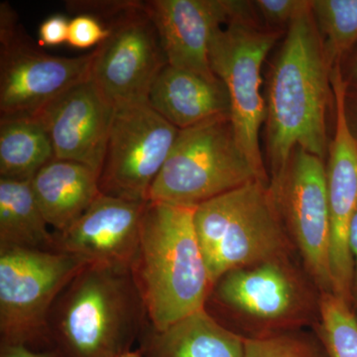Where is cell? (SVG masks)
<instances>
[{"label":"cell","instance_id":"obj_1","mask_svg":"<svg viewBox=\"0 0 357 357\" xmlns=\"http://www.w3.org/2000/svg\"><path fill=\"white\" fill-rule=\"evenodd\" d=\"M333 69L310 0L289 26L268 73L264 141L270 178L282 172L297 147L326 161L328 116L335 110Z\"/></svg>","mask_w":357,"mask_h":357},{"label":"cell","instance_id":"obj_2","mask_svg":"<svg viewBox=\"0 0 357 357\" xmlns=\"http://www.w3.org/2000/svg\"><path fill=\"white\" fill-rule=\"evenodd\" d=\"M149 323L130 270L86 264L52 307L47 347L56 357H124Z\"/></svg>","mask_w":357,"mask_h":357},{"label":"cell","instance_id":"obj_3","mask_svg":"<svg viewBox=\"0 0 357 357\" xmlns=\"http://www.w3.org/2000/svg\"><path fill=\"white\" fill-rule=\"evenodd\" d=\"M196 208L147 202L130 266L157 330L204 309L211 283L195 229Z\"/></svg>","mask_w":357,"mask_h":357},{"label":"cell","instance_id":"obj_4","mask_svg":"<svg viewBox=\"0 0 357 357\" xmlns=\"http://www.w3.org/2000/svg\"><path fill=\"white\" fill-rule=\"evenodd\" d=\"M323 293L297 255L230 270L211 286L204 311L244 340L312 330Z\"/></svg>","mask_w":357,"mask_h":357},{"label":"cell","instance_id":"obj_5","mask_svg":"<svg viewBox=\"0 0 357 357\" xmlns=\"http://www.w3.org/2000/svg\"><path fill=\"white\" fill-rule=\"evenodd\" d=\"M269 184L253 181L195 210V229L211 283L236 268L298 256Z\"/></svg>","mask_w":357,"mask_h":357},{"label":"cell","instance_id":"obj_6","mask_svg":"<svg viewBox=\"0 0 357 357\" xmlns=\"http://www.w3.org/2000/svg\"><path fill=\"white\" fill-rule=\"evenodd\" d=\"M66 7L70 13L95 16L109 30L93 50L89 75L105 100L114 109L148 102L155 79L168 61L144 1L70 0Z\"/></svg>","mask_w":357,"mask_h":357},{"label":"cell","instance_id":"obj_7","mask_svg":"<svg viewBox=\"0 0 357 357\" xmlns=\"http://www.w3.org/2000/svg\"><path fill=\"white\" fill-rule=\"evenodd\" d=\"M285 33L263 24L253 2L248 1L229 22L215 30L208 51L211 69L229 93L237 142L265 183H270V176L259 142L266 119L261 72L268 54Z\"/></svg>","mask_w":357,"mask_h":357},{"label":"cell","instance_id":"obj_8","mask_svg":"<svg viewBox=\"0 0 357 357\" xmlns=\"http://www.w3.org/2000/svg\"><path fill=\"white\" fill-rule=\"evenodd\" d=\"M253 181L263 182L237 142L230 115H218L178 130L148 202L196 208Z\"/></svg>","mask_w":357,"mask_h":357},{"label":"cell","instance_id":"obj_9","mask_svg":"<svg viewBox=\"0 0 357 357\" xmlns=\"http://www.w3.org/2000/svg\"><path fill=\"white\" fill-rule=\"evenodd\" d=\"M86 263L56 251L0 250V344L48 351L54 303Z\"/></svg>","mask_w":357,"mask_h":357},{"label":"cell","instance_id":"obj_10","mask_svg":"<svg viewBox=\"0 0 357 357\" xmlns=\"http://www.w3.org/2000/svg\"><path fill=\"white\" fill-rule=\"evenodd\" d=\"M93 52L49 55L35 43L8 2L0 3V114H37L89 79Z\"/></svg>","mask_w":357,"mask_h":357},{"label":"cell","instance_id":"obj_11","mask_svg":"<svg viewBox=\"0 0 357 357\" xmlns=\"http://www.w3.org/2000/svg\"><path fill=\"white\" fill-rule=\"evenodd\" d=\"M270 190L289 238L321 293H333L326 161L295 148Z\"/></svg>","mask_w":357,"mask_h":357},{"label":"cell","instance_id":"obj_12","mask_svg":"<svg viewBox=\"0 0 357 357\" xmlns=\"http://www.w3.org/2000/svg\"><path fill=\"white\" fill-rule=\"evenodd\" d=\"M178 132L149 102L116 107L98 176L100 194L148 202Z\"/></svg>","mask_w":357,"mask_h":357},{"label":"cell","instance_id":"obj_13","mask_svg":"<svg viewBox=\"0 0 357 357\" xmlns=\"http://www.w3.org/2000/svg\"><path fill=\"white\" fill-rule=\"evenodd\" d=\"M335 93V128L326 161V189L331 215V271L333 294L351 305L354 262L349 229L357 208V145L344 114V84L338 66L332 72Z\"/></svg>","mask_w":357,"mask_h":357},{"label":"cell","instance_id":"obj_14","mask_svg":"<svg viewBox=\"0 0 357 357\" xmlns=\"http://www.w3.org/2000/svg\"><path fill=\"white\" fill-rule=\"evenodd\" d=\"M146 204L100 194L69 229L53 231L54 251L86 264L130 270Z\"/></svg>","mask_w":357,"mask_h":357},{"label":"cell","instance_id":"obj_15","mask_svg":"<svg viewBox=\"0 0 357 357\" xmlns=\"http://www.w3.org/2000/svg\"><path fill=\"white\" fill-rule=\"evenodd\" d=\"M161 40L168 65L208 79L213 33L248 4L243 0H148L144 1Z\"/></svg>","mask_w":357,"mask_h":357},{"label":"cell","instance_id":"obj_16","mask_svg":"<svg viewBox=\"0 0 357 357\" xmlns=\"http://www.w3.org/2000/svg\"><path fill=\"white\" fill-rule=\"evenodd\" d=\"M114 109L89 79L33 114L50 136L56 159L84 164L100 175Z\"/></svg>","mask_w":357,"mask_h":357},{"label":"cell","instance_id":"obj_17","mask_svg":"<svg viewBox=\"0 0 357 357\" xmlns=\"http://www.w3.org/2000/svg\"><path fill=\"white\" fill-rule=\"evenodd\" d=\"M148 102L178 130L230 115L229 93L220 79H208L170 65L155 79Z\"/></svg>","mask_w":357,"mask_h":357},{"label":"cell","instance_id":"obj_18","mask_svg":"<svg viewBox=\"0 0 357 357\" xmlns=\"http://www.w3.org/2000/svg\"><path fill=\"white\" fill-rule=\"evenodd\" d=\"M136 351L141 357H244L245 340L204 309L164 330L148 324Z\"/></svg>","mask_w":357,"mask_h":357},{"label":"cell","instance_id":"obj_19","mask_svg":"<svg viewBox=\"0 0 357 357\" xmlns=\"http://www.w3.org/2000/svg\"><path fill=\"white\" fill-rule=\"evenodd\" d=\"M98 176L84 164L54 159L33 177V194L53 231L69 229L98 198Z\"/></svg>","mask_w":357,"mask_h":357},{"label":"cell","instance_id":"obj_20","mask_svg":"<svg viewBox=\"0 0 357 357\" xmlns=\"http://www.w3.org/2000/svg\"><path fill=\"white\" fill-rule=\"evenodd\" d=\"M54 159L50 136L36 114H0V178L31 181Z\"/></svg>","mask_w":357,"mask_h":357},{"label":"cell","instance_id":"obj_21","mask_svg":"<svg viewBox=\"0 0 357 357\" xmlns=\"http://www.w3.org/2000/svg\"><path fill=\"white\" fill-rule=\"evenodd\" d=\"M4 249L54 251L53 231L30 181L0 178V250Z\"/></svg>","mask_w":357,"mask_h":357},{"label":"cell","instance_id":"obj_22","mask_svg":"<svg viewBox=\"0 0 357 357\" xmlns=\"http://www.w3.org/2000/svg\"><path fill=\"white\" fill-rule=\"evenodd\" d=\"M326 57L333 67L357 44V0H311Z\"/></svg>","mask_w":357,"mask_h":357},{"label":"cell","instance_id":"obj_23","mask_svg":"<svg viewBox=\"0 0 357 357\" xmlns=\"http://www.w3.org/2000/svg\"><path fill=\"white\" fill-rule=\"evenodd\" d=\"M328 357H357V316L349 303L324 293L318 323L312 328Z\"/></svg>","mask_w":357,"mask_h":357},{"label":"cell","instance_id":"obj_24","mask_svg":"<svg viewBox=\"0 0 357 357\" xmlns=\"http://www.w3.org/2000/svg\"><path fill=\"white\" fill-rule=\"evenodd\" d=\"M244 357H328V354L314 331L301 330L245 340Z\"/></svg>","mask_w":357,"mask_h":357},{"label":"cell","instance_id":"obj_25","mask_svg":"<svg viewBox=\"0 0 357 357\" xmlns=\"http://www.w3.org/2000/svg\"><path fill=\"white\" fill-rule=\"evenodd\" d=\"M253 6L263 24L286 32L289 26L310 4V0H255Z\"/></svg>","mask_w":357,"mask_h":357},{"label":"cell","instance_id":"obj_26","mask_svg":"<svg viewBox=\"0 0 357 357\" xmlns=\"http://www.w3.org/2000/svg\"><path fill=\"white\" fill-rule=\"evenodd\" d=\"M109 30L102 21L91 14H76L70 20L68 44L79 50H86L102 44Z\"/></svg>","mask_w":357,"mask_h":357},{"label":"cell","instance_id":"obj_27","mask_svg":"<svg viewBox=\"0 0 357 357\" xmlns=\"http://www.w3.org/2000/svg\"><path fill=\"white\" fill-rule=\"evenodd\" d=\"M70 20L63 14L49 16L40 25L38 30L39 46H59L68 43Z\"/></svg>","mask_w":357,"mask_h":357},{"label":"cell","instance_id":"obj_28","mask_svg":"<svg viewBox=\"0 0 357 357\" xmlns=\"http://www.w3.org/2000/svg\"><path fill=\"white\" fill-rule=\"evenodd\" d=\"M342 107L347 128L357 145V89H347L344 86Z\"/></svg>","mask_w":357,"mask_h":357},{"label":"cell","instance_id":"obj_29","mask_svg":"<svg viewBox=\"0 0 357 357\" xmlns=\"http://www.w3.org/2000/svg\"><path fill=\"white\" fill-rule=\"evenodd\" d=\"M338 70L345 88L357 89V44L340 61Z\"/></svg>","mask_w":357,"mask_h":357},{"label":"cell","instance_id":"obj_30","mask_svg":"<svg viewBox=\"0 0 357 357\" xmlns=\"http://www.w3.org/2000/svg\"><path fill=\"white\" fill-rule=\"evenodd\" d=\"M349 249L354 262V283H352L351 307L357 316V208L352 218L349 229Z\"/></svg>","mask_w":357,"mask_h":357},{"label":"cell","instance_id":"obj_31","mask_svg":"<svg viewBox=\"0 0 357 357\" xmlns=\"http://www.w3.org/2000/svg\"><path fill=\"white\" fill-rule=\"evenodd\" d=\"M0 357H56L51 351H35L22 344H0Z\"/></svg>","mask_w":357,"mask_h":357},{"label":"cell","instance_id":"obj_32","mask_svg":"<svg viewBox=\"0 0 357 357\" xmlns=\"http://www.w3.org/2000/svg\"><path fill=\"white\" fill-rule=\"evenodd\" d=\"M124 357H141L139 352L137 351H133L132 352H130V354H128V356H126Z\"/></svg>","mask_w":357,"mask_h":357}]
</instances>
